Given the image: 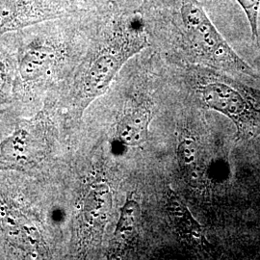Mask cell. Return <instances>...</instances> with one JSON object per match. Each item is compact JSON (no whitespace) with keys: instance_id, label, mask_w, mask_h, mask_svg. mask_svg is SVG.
<instances>
[{"instance_id":"obj_1","label":"cell","mask_w":260,"mask_h":260,"mask_svg":"<svg viewBox=\"0 0 260 260\" xmlns=\"http://www.w3.org/2000/svg\"><path fill=\"white\" fill-rule=\"evenodd\" d=\"M141 0H103L93 10L89 42L74 73L51 100L73 130L108 92L125 64L150 47L137 7Z\"/></svg>"},{"instance_id":"obj_2","label":"cell","mask_w":260,"mask_h":260,"mask_svg":"<svg viewBox=\"0 0 260 260\" xmlns=\"http://www.w3.org/2000/svg\"><path fill=\"white\" fill-rule=\"evenodd\" d=\"M67 256V212L59 177L0 172V259Z\"/></svg>"},{"instance_id":"obj_3","label":"cell","mask_w":260,"mask_h":260,"mask_svg":"<svg viewBox=\"0 0 260 260\" xmlns=\"http://www.w3.org/2000/svg\"><path fill=\"white\" fill-rule=\"evenodd\" d=\"M93 9L9 34L17 67V108L22 116L54 98L74 73L89 42Z\"/></svg>"},{"instance_id":"obj_4","label":"cell","mask_w":260,"mask_h":260,"mask_svg":"<svg viewBox=\"0 0 260 260\" xmlns=\"http://www.w3.org/2000/svg\"><path fill=\"white\" fill-rule=\"evenodd\" d=\"M137 10L150 47L164 60L211 69L245 82L260 80L215 27L199 0H141Z\"/></svg>"},{"instance_id":"obj_5","label":"cell","mask_w":260,"mask_h":260,"mask_svg":"<svg viewBox=\"0 0 260 260\" xmlns=\"http://www.w3.org/2000/svg\"><path fill=\"white\" fill-rule=\"evenodd\" d=\"M71 131L54 103L45 101L36 113L19 117L0 140V172L44 179L59 177L70 159L67 148Z\"/></svg>"},{"instance_id":"obj_6","label":"cell","mask_w":260,"mask_h":260,"mask_svg":"<svg viewBox=\"0 0 260 260\" xmlns=\"http://www.w3.org/2000/svg\"><path fill=\"white\" fill-rule=\"evenodd\" d=\"M168 63L181 85L205 107L233 121L238 139L259 136L260 90L215 70Z\"/></svg>"},{"instance_id":"obj_7","label":"cell","mask_w":260,"mask_h":260,"mask_svg":"<svg viewBox=\"0 0 260 260\" xmlns=\"http://www.w3.org/2000/svg\"><path fill=\"white\" fill-rule=\"evenodd\" d=\"M103 161L89 169L73 199H65L67 212L66 258H90L102 250L110 223L114 190Z\"/></svg>"},{"instance_id":"obj_8","label":"cell","mask_w":260,"mask_h":260,"mask_svg":"<svg viewBox=\"0 0 260 260\" xmlns=\"http://www.w3.org/2000/svg\"><path fill=\"white\" fill-rule=\"evenodd\" d=\"M91 9L76 0H0V39L38 23Z\"/></svg>"},{"instance_id":"obj_9","label":"cell","mask_w":260,"mask_h":260,"mask_svg":"<svg viewBox=\"0 0 260 260\" xmlns=\"http://www.w3.org/2000/svg\"><path fill=\"white\" fill-rule=\"evenodd\" d=\"M124 108L116 122L115 137L125 147H140L149 138L152 103L148 98L137 95Z\"/></svg>"},{"instance_id":"obj_10","label":"cell","mask_w":260,"mask_h":260,"mask_svg":"<svg viewBox=\"0 0 260 260\" xmlns=\"http://www.w3.org/2000/svg\"><path fill=\"white\" fill-rule=\"evenodd\" d=\"M142 210L133 193H129L120 208L111 240L106 250L107 258H121L133 247L139 235Z\"/></svg>"},{"instance_id":"obj_11","label":"cell","mask_w":260,"mask_h":260,"mask_svg":"<svg viewBox=\"0 0 260 260\" xmlns=\"http://www.w3.org/2000/svg\"><path fill=\"white\" fill-rule=\"evenodd\" d=\"M165 208L173 228L182 241L197 249L207 250L210 248L203 226L198 223L182 199L172 188H168L166 192Z\"/></svg>"},{"instance_id":"obj_12","label":"cell","mask_w":260,"mask_h":260,"mask_svg":"<svg viewBox=\"0 0 260 260\" xmlns=\"http://www.w3.org/2000/svg\"><path fill=\"white\" fill-rule=\"evenodd\" d=\"M17 67L9 35L0 39V110L17 107Z\"/></svg>"},{"instance_id":"obj_13","label":"cell","mask_w":260,"mask_h":260,"mask_svg":"<svg viewBox=\"0 0 260 260\" xmlns=\"http://www.w3.org/2000/svg\"><path fill=\"white\" fill-rule=\"evenodd\" d=\"M199 147L197 140L189 134H183L177 146V158L180 168L186 172L194 171L198 161Z\"/></svg>"},{"instance_id":"obj_14","label":"cell","mask_w":260,"mask_h":260,"mask_svg":"<svg viewBox=\"0 0 260 260\" xmlns=\"http://www.w3.org/2000/svg\"><path fill=\"white\" fill-rule=\"evenodd\" d=\"M246 17L251 27V37L254 43H258V15H259L260 0H236Z\"/></svg>"},{"instance_id":"obj_15","label":"cell","mask_w":260,"mask_h":260,"mask_svg":"<svg viewBox=\"0 0 260 260\" xmlns=\"http://www.w3.org/2000/svg\"><path fill=\"white\" fill-rule=\"evenodd\" d=\"M19 109L17 107H9L0 110V132H11L16 121L21 117Z\"/></svg>"}]
</instances>
